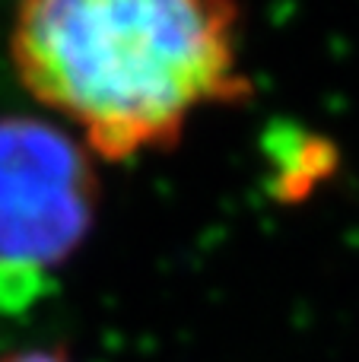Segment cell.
<instances>
[{"label":"cell","instance_id":"6da1fadb","mask_svg":"<svg viewBox=\"0 0 359 362\" xmlns=\"http://www.w3.org/2000/svg\"><path fill=\"white\" fill-rule=\"evenodd\" d=\"M13 64L102 159L169 146L194 112L245 93L233 0H23Z\"/></svg>","mask_w":359,"mask_h":362},{"label":"cell","instance_id":"7a4b0ae2","mask_svg":"<svg viewBox=\"0 0 359 362\" xmlns=\"http://www.w3.org/2000/svg\"><path fill=\"white\" fill-rule=\"evenodd\" d=\"M95 172L80 144L35 118H0V308H23L95 219Z\"/></svg>","mask_w":359,"mask_h":362},{"label":"cell","instance_id":"3957f363","mask_svg":"<svg viewBox=\"0 0 359 362\" xmlns=\"http://www.w3.org/2000/svg\"><path fill=\"white\" fill-rule=\"evenodd\" d=\"M0 362H70V359L57 350H23V353H10Z\"/></svg>","mask_w":359,"mask_h":362}]
</instances>
